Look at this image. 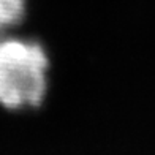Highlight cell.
<instances>
[{
    "mask_svg": "<svg viewBox=\"0 0 155 155\" xmlns=\"http://www.w3.org/2000/svg\"><path fill=\"white\" fill-rule=\"evenodd\" d=\"M25 10L27 0H0V37L22 22Z\"/></svg>",
    "mask_w": 155,
    "mask_h": 155,
    "instance_id": "obj_2",
    "label": "cell"
},
{
    "mask_svg": "<svg viewBox=\"0 0 155 155\" xmlns=\"http://www.w3.org/2000/svg\"><path fill=\"white\" fill-rule=\"evenodd\" d=\"M49 59L33 40L0 37V104L29 109L43 103L48 90Z\"/></svg>",
    "mask_w": 155,
    "mask_h": 155,
    "instance_id": "obj_1",
    "label": "cell"
}]
</instances>
